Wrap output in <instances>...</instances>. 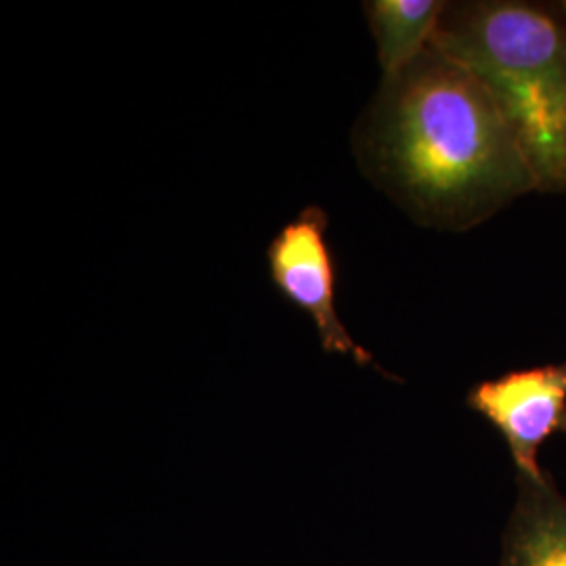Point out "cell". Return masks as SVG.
Instances as JSON below:
<instances>
[{
    "mask_svg": "<svg viewBox=\"0 0 566 566\" xmlns=\"http://www.w3.org/2000/svg\"><path fill=\"white\" fill-rule=\"evenodd\" d=\"M355 149L365 175L430 229L468 231L539 193L491 91L432 46L382 78L357 126Z\"/></svg>",
    "mask_w": 566,
    "mask_h": 566,
    "instance_id": "obj_1",
    "label": "cell"
},
{
    "mask_svg": "<svg viewBox=\"0 0 566 566\" xmlns=\"http://www.w3.org/2000/svg\"><path fill=\"white\" fill-rule=\"evenodd\" d=\"M430 46L485 84L539 182L566 193V11L528 0L447 2Z\"/></svg>",
    "mask_w": 566,
    "mask_h": 566,
    "instance_id": "obj_2",
    "label": "cell"
},
{
    "mask_svg": "<svg viewBox=\"0 0 566 566\" xmlns=\"http://www.w3.org/2000/svg\"><path fill=\"white\" fill-rule=\"evenodd\" d=\"M329 217L311 203L266 245L269 280L283 298L313 322L325 353L346 355L357 365H374V357L357 343L338 317L336 259L327 242Z\"/></svg>",
    "mask_w": 566,
    "mask_h": 566,
    "instance_id": "obj_3",
    "label": "cell"
},
{
    "mask_svg": "<svg viewBox=\"0 0 566 566\" xmlns=\"http://www.w3.org/2000/svg\"><path fill=\"white\" fill-rule=\"evenodd\" d=\"M465 403L502 432L516 472L542 476L539 447L566 434V359L479 382Z\"/></svg>",
    "mask_w": 566,
    "mask_h": 566,
    "instance_id": "obj_4",
    "label": "cell"
},
{
    "mask_svg": "<svg viewBox=\"0 0 566 566\" xmlns=\"http://www.w3.org/2000/svg\"><path fill=\"white\" fill-rule=\"evenodd\" d=\"M500 566H566V497L552 474L516 472Z\"/></svg>",
    "mask_w": 566,
    "mask_h": 566,
    "instance_id": "obj_5",
    "label": "cell"
},
{
    "mask_svg": "<svg viewBox=\"0 0 566 566\" xmlns=\"http://www.w3.org/2000/svg\"><path fill=\"white\" fill-rule=\"evenodd\" d=\"M443 0H367L365 20L376 42L382 78L395 76L430 46Z\"/></svg>",
    "mask_w": 566,
    "mask_h": 566,
    "instance_id": "obj_6",
    "label": "cell"
},
{
    "mask_svg": "<svg viewBox=\"0 0 566 566\" xmlns=\"http://www.w3.org/2000/svg\"><path fill=\"white\" fill-rule=\"evenodd\" d=\"M560 4H563V9L566 11V2H560Z\"/></svg>",
    "mask_w": 566,
    "mask_h": 566,
    "instance_id": "obj_7",
    "label": "cell"
}]
</instances>
